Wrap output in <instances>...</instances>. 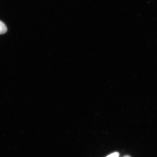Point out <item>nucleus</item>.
<instances>
[{"label": "nucleus", "instance_id": "2", "mask_svg": "<svg viewBox=\"0 0 157 157\" xmlns=\"http://www.w3.org/2000/svg\"><path fill=\"white\" fill-rule=\"evenodd\" d=\"M119 153L117 152H115L110 154V155H108L106 157H119Z\"/></svg>", "mask_w": 157, "mask_h": 157}, {"label": "nucleus", "instance_id": "1", "mask_svg": "<svg viewBox=\"0 0 157 157\" xmlns=\"http://www.w3.org/2000/svg\"><path fill=\"white\" fill-rule=\"evenodd\" d=\"M7 31V28L2 21H0V35L6 33Z\"/></svg>", "mask_w": 157, "mask_h": 157}, {"label": "nucleus", "instance_id": "3", "mask_svg": "<svg viewBox=\"0 0 157 157\" xmlns=\"http://www.w3.org/2000/svg\"><path fill=\"white\" fill-rule=\"evenodd\" d=\"M123 157H130V156H129V155H126V156H124Z\"/></svg>", "mask_w": 157, "mask_h": 157}]
</instances>
